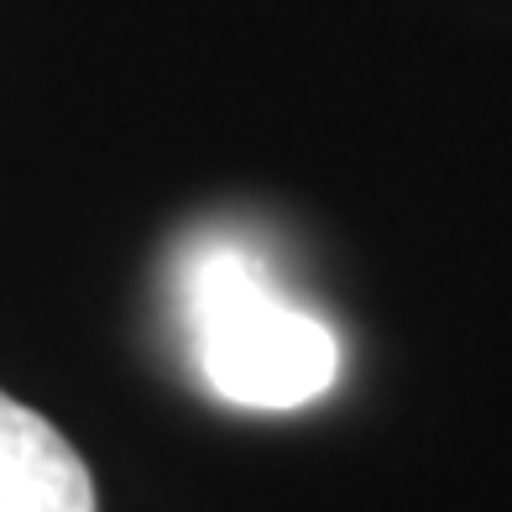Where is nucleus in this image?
I'll use <instances>...</instances> for the list:
<instances>
[{
  "label": "nucleus",
  "instance_id": "nucleus-1",
  "mask_svg": "<svg viewBox=\"0 0 512 512\" xmlns=\"http://www.w3.org/2000/svg\"><path fill=\"white\" fill-rule=\"evenodd\" d=\"M183 309L204 382L236 408H304L330 392L340 345L319 314L262 272L241 246H209L189 262Z\"/></svg>",
  "mask_w": 512,
  "mask_h": 512
},
{
  "label": "nucleus",
  "instance_id": "nucleus-2",
  "mask_svg": "<svg viewBox=\"0 0 512 512\" xmlns=\"http://www.w3.org/2000/svg\"><path fill=\"white\" fill-rule=\"evenodd\" d=\"M0 512H95L79 450L27 403L0 392Z\"/></svg>",
  "mask_w": 512,
  "mask_h": 512
}]
</instances>
